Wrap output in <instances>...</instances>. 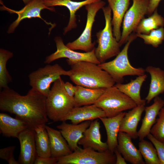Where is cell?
<instances>
[{"label": "cell", "mask_w": 164, "mask_h": 164, "mask_svg": "<svg viewBox=\"0 0 164 164\" xmlns=\"http://www.w3.org/2000/svg\"><path fill=\"white\" fill-rule=\"evenodd\" d=\"M138 149L146 164H160L156 150L151 142L144 140L140 141Z\"/></svg>", "instance_id": "30"}, {"label": "cell", "mask_w": 164, "mask_h": 164, "mask_svg": "<svg viewBox=\"0 0 164 164\" xmlns=\"http://www.w3.org/2000/svg\"><path fill=\"white\" fill-rule=\"evenodd\" d=\"M114 153L115 155L116 158V164H127L126 160L121 154L118 152L117 148L115 149Z\"/></svg>", "instance_id": "39"}, {"label": "cell", "mask_w": 164, "mask_h": 164, "mask_svg": "<svg viewBox=\"0 0 164 164\" xmlns=\"http://www.w3.org/2000/svg\"><path fill=\"white\" fill-rule=\"evenodd\" d=\"M145 107L143 105H137L128 112H125L121 122L119 132L127 133L132 139L138 138L137 127Z\"/></svg>", "instance_id": "20"}, {"label": "cell", "mask_w": 164, "mask_h": 164, "mask_svg": "<svg viewBox=\"0 0 164 164\" xmlns=\"http://www.w3.org/2000/svg\"><path fill=\"white\" fill-rule=\"evenodd\" d=\"M74 96L75 107L94 104L106 88H91L76 85Z\"/></svg>", "instance_id": "27"}, {"label": "cell", "mask_w": 164, "mask_h": 164, "mask_svg": "<svg viewBox=\"0 0 164 164\" xmlns=\"http://www.w3.org/2000/svg\"><path fill=\"white\" fill-rule=\"evenodd\" d=\"M0 3L2 5L0 6L1 10L7 11L10 13H15L18 15L17 19L9 27L7 31L8 33H13L20 22L22 20L26 19L39 18L43 20L47 24L50 25L52 28H53L55 26L54 25L47 22L41 17V12L43 9H47L51 11H55L54 8L46 6L44 4V0H32L26 5L21 9L19 11L8 8L3 4L2 1H0Z\"/></svg>", "instance_id": "11"}, {"label": "cell", "mask_w": 164, "mask_h": 164, "mask_svg": "<svg viewBox=\"0 0 164 164\" xmlns=\"http://www.w3.org/2000/svg\"><path fill=\"white\" fill-rule=\"evenodd\" d=\"M64 83L61 77L57 79L53 82L46 97L47 116L55 122L64 121L75 107L74 97H70L66 92Z\"/></svg>", "instance_id": "3"}, {"label": "cell", "mask_w": 164, "mask_h": 164, "mask_svg": "<svg viewBox=\"0 0 164 164\" xmlns=\"http://www.w3.org/2000/svg\"><path fill=\"white\" fill-rule=\"evenodd\" d=\"M103 117H106L104 111L93 104L74 107L64 121L70 120L72 124H77L84 121H92Z\"/></svg>", "instance_id": "17"}, {"label": "cell", "mask_w": 164, "mask_h": 164, "mask_svg": "<svg viewBox=\"0 0 164 164\" xmlns=\"http://www.w3.org/2000/svg\"><path fill=\"white\" fill-rule=\"evenodd\" d=\"M101 0H85L77 2L71 0H44L45 5L48 7L55 6H63L66 7L70 13V19L67 26L64 29L63 34L65 35L72 29L76 28V13L82 7L90 3L99 1Z\"/></svg>", "instance_id": "19"}, {"label": "cell", "mask_w": 164, "mask_h": 164, "mask_svg": "<svg viewBox=\"0 0 164 164\" xmlns=\"http://www.w3.org/2000/svg\"><path fill=\"white\" fill-rule=\"evenodd\" d=\"M54 40L56 50L46 57L45 63L49 64L56 60L66 58L72 60L87 61L97 64L101 63L96 56L95 48L89 52L80 53L68 48L64 44L62 39L60 36L55 37Z\"/></svg>", "instance_id": "12"}, {"label": "cell", "mask_w": 164, "mask_h": 164, "mask_svg": "<svg viewBox=\"0 0 164 164\" xmlns=\"http://www.w3.org/2000/svg\"><path fill=\"white\" fill-rule=\"evenodd\" d=\"M105 4V2L101 0L85 6L87 12L85 28L77 39L66 44L68 48L74 50H80L85 52L91 51L95 48V43L92 42L91 38L92 26L97 12L104 7Z\"/></svg>", "instance_id": "9"}, {"label": "cell", "mask_w": 164, "mask_h": 164, "mask_svg": "<svg viewBox=\"0 0 164 164\" xmlns=\"http://www.w3.org/2000/svg\"><path fill=\"white\" fill-rule=\"evenodd\" d=\"M115 154L109 151L99 152L90 148H80L58 159L56 164H114Z\"/></svg>", "instance_id": "8"}, {"label": "cell", "mask_w": 164, "mask_h": 164, "mask_svg": "<svg viewBox=\"0 0 164 164\" xmlns=\"http://www.w3.org/2000/svg\"><path fill=\"white\" fill-rule=\"evenodd\" d=\"M50 145L51 157L58 159L69 155L73 152L60 132L45 126Z\"/></svg>", "instance_id": "23"}, {"label": "cell", "mask_w": 164, "mask_h": 164, "mask_svg": "<svg viewBox=\"0 0 164 164\" xmlns=\"http://www.w3.org/2000/svg\"><path fill=\"white\" fill-rule=\"evenodd\" d=\"M13 56V53L7 50L0 49V88L8 87V84L12 81V78L6 68L8 61Z\"/></svg>", "instance_id": "31"}, {"label": "cell", "mask_w": 164, "mask_h": 164, "mask_svg": "<svg viewBox=\"0 0 164 164\" xmlns=\"http://www.w3.org/2000/svg\"><path fill=\"white\" fill-rule=\"evenodd\" d=\"M125 112H122L112 117H103L99 118L105 128L107 135L108 150L114 153L118 145V137L122 120Z\"/></svg>", "instance_id": "21"}, {"label": "cell", "mask_w": 164, "mask_h": 164, "mask_svg": "<svg viewBox=\"0 0 164 164\" xmlns=\"http://www.w3.org/2000/svg\"><path fill=\"white\" fill-rule=\"evenodd\" d=\"M158 116L150 133L158 140L164 142V106L160 110Z\"/></svg>", "instance_id": "33"}, {"label": "cell", "mask_w": 164, "mask_h": 164, "mask_svg": "<svg viewBox=\"0 0 164 164\" xmlns=\"http://www.w3.org/2000/svg\"><path fill=\"white\" fill-rule=\"evenodd\" d=\"M130 0H109V6L113 13L111 24L114 36L118 42L121 36V27Z\"/></svg>", "instance_id": "22"}, {"label": "cell", "mask_w": 164, "mask_h": 164, "mask_svg": "<svg viewBox=\"0 0 164 164\" xmlns=\"http://www.w3.org/2000/svg\"><path fill=\"white\" fill-rule=\"evenodd\" d=\"M137 37L136 33H132L123 49L114 59L98 64L101 68L110 75L117 83H122L125 76H138L145 74V69L142 68L133 67L128 58L129 47L132 42Z\"/></svg>", "instance_id": "4"}, {"label": "cell", "mask_w": 164, "mask_h": 164, "mask_svg": "<svg viewBox=\"0 0 164 164\" xmlns=\"http://www.w3.org/2000/svg\"><path fill=\"white\" fill-rule=\"evenodd\" d=\"M97 119L91 122L89 127L83 133L78 144L83 148H90L99 152L109 151L107 142L101 140L100 132V123Z\"/></svg>", "instance_id": "14"}, {"label": "cell", "mask_w": 164, "mask_h": 164, "mask_svg": "<svg viewBox=\"0 0 164 164\" xmlns=\"http://www.w3.org/2000/svg\"><path fill=\"white\" fill-rule=\"evenodd\" d=\"M70 67V80L76 85L91 88H107L115 85V82L98 64L85 61L67 59Z\"/></svg>", "instance_id": "2"}, {"label": "cell", "mask_w": 164, "mask_h": 164, "mask_svg": "<svg viewBox=\"0 0 164 164\" xmlns=\"http://www.w3.org/2000/svg\"><path fill=\"white\" fill-rule=\"evenodd\" d=\"M64 88L67 94L71 97H74L76 89V86H74L70 83L67 82L64 83Z\"/></svg>", "instance_id": "38"}, {"label": "cell", "mask_w": 164, "mask_h": 164, "mask_svg": "<svg viewBox=\"0 0 164 164\" xmlns=\"http://www.w3.org/2000/svg\"><path fill=\"white\" fill-rule=\"evenodd\" d=\"M58 159L51 157H42L37 156L34 164H56Z\"/></svg>", "instance_id": "36"}, {"label": "cell", "mask_w": 164, "mask_h": 164, "mask_svg": "<svg viewBox=\"0 0 164 164\" xmlns=\"http://www.w3.org/2000/svg\"><path fill=\"white\" fill-rule=\"evenodd\" d=\"M70 74V70H65L58 64H48L39 68L29 75V85L32 88L46 97L52 83L62 75L69 77Z\"/></svg>", "instance_id": "7"}, {"label": "cell", "mask_w": 164, "mask_h": 164, "mask_svg": "<svg viewBox=\"0 0 164 164\" xmlns=\"http://www.w3.org/2000/svg\"><path fill=\"white\" fill-rule=\"evenodd\" d=\"M9 164H19V162L16 161L15 159L14 156L10 158L8 161Z\"/></svg>", "instance_id": "40"}, {"label": "cell", "mask_w": 164, "mask_h": 164, "mask_svg": "<svg viewBox=\"0 0 164 164\" xmlns=\"http://www.w3.org/2000/svg\"><path fill=\"white\" fill-rule=\"evenodd\" d=\"M147 137L155 147L160 164H164V142L158 140L150 133Z\"/></svg>", "instance_id": "34"}, {"label": "cell", "mask_w": 164, "mask_h": 164, "mask_svg": "<svg viewBox=\"0 0 164 164\" xmlns=\"http://www.w3.org/2000/svg\"><path fill=\"white\" fill-rule=\"evenodd\" d=\"M157 10L156 9L151 15L141 21L134 31L136 34L148 35L153 29L163 27L164 19L158 13Z\"/></svg>", "instance_id": "29"}, {"label": "cell", "mask_w": 164, "mask_h": 164, "mask_svg": "<svg viewBox=\"0 0 164 164\" xmlns=\"http://www.w3.org/2000/svg\"><path fill=\"white\" fill-rule=\"evenodd\" d=\"M46 97L31 88L26 95H22L9 87L0 93V109L15 115L34 129L48 121L46 110Z\"/></svg>", "instance_id": "1"}, {"label": "cell", "mask_w": 164, "mask_h": 164, "mask_svg": "<svg viewBox=\"0 0 164 164\" xmlns=\"http://www.w3.org/2000/svg\"><path fill=\"white\" fill-rule=\"evenodd\" d=\"M107 0L108 1L109 0Z\"/></svg>", "instance_id": "42"}, {"label": "cell", "mask_w": 164, "mask_h": 164, "mask_svg": "<svg viewBox=\"0 0 164 164\" xmlns=\"http://www.w3.org/2000/svg\"><path fill=\"white\" fill-rule=\"evenodd\" d=\"M105 20L104 28L97 32L98 45L95 48L96 56L101 63L116 56L120 52L119 42L114 37L111 24V10L108 6L102 9Z\"/></svg>", "instance_id": "5"}, {"label": "cell", "mask_w": 164, "mask_h": 164, "mask_svg": "<svg viewBox=\"0 0 164 164\" xmlns=\"http://www.w3.org/2000/svg\"><path fill=\"white\" fill-rule=\"evenodd\" d=\"M136 35L137 37L143 39L145 44L157 48L164 40V28L162 27L153 29L148 35L136 34Z\"/></svg>", "instance_id": "32"}, {"label": "cell", "mask_w": 164, "mask_h": 164, "mask_svg": "<svg viewBox=\"0 0 164 164\" xmlns=\"http://www.w3.org/2000/svg\"><path fill=\"white\" fill-rule=\"evenodd\" d=\"M94 104L102 109L108 118L116 116L137 106L133 101L114 85L106 88Z\"/></svg>", "instance_id": "6"}, {"label": "cell", "mask_w": 164, "mask_h": 164, "mask_svg": "<svg viewBox=\"0 0 164 164\" xmlns=\"http://www.w3.org/2000/svg\"><path fill=\"white\" fill-rule=\"evenodd\" d=\"M164 106V100L159 96L154 99L153 103L145 107V115L142 125L138 131V138L140 141L144 139L150 133V130L156 122L161 109Z\"/></svg>", "instance_id": "18"}, {"label": "cell", "mask_w": 164, "mask_h": 164, "mask_svg": "<svg viewBox=\"0 0 164 164\" xmlns=\"http://www.w3.org/2000/svg\"><path fill=\"white\" fill-rule=\"evenodd\" d=\"M161 0H149L147 15H151L155 10L157 9L159 4Z\"/></svg>", "instance_id": "37"}, {"label": "cell", "mask_w": 164, "mask_h": 164, "mask_svg": "<svg viewBox=\"0 0 164 164\" xmlns=\"http://www.w3.org/2000/svg\"><path fill=\"white\" fill-rule=\"evenodd\" d=\"M20 144L19 162L21 164H33L37 157L34 129L28 128L21 132L17 138Z\"/></svg>", "instance_id": "13"}, {"label": "cell", "mask_w": 164, "mask_h": 164, "mask_svg": "<svg viewBox=\"0 0 164 164\" xmlns=\"http://www.w3.org/2000/svg\"><path fill=\"white\" fill-rule=\"evenodd\" d=\"M149 0H133L132 6L126 12L123 19L122 30L119 42L120 46L128 41L141 21L147 14Z\"/></svg>", "instance_id": "10"}, {"label": "cell", "mask_w": 164, "mask_h": 164, "mask_svg": "<svg viewBox=\"0 0 164 164\" xmlns=\"http://www.w3.org/2000/svg\"><path fill=\"white\" fill-rule=\"evenodd\" d=\"M91 122L87 121L77 124H74L63 121L61 124L56 126L72 152L80 148L78 145V142L83 136L84 133L90 126Z\"/></svg>", "instance_id": "15"}, {"label": "cell", "mask_w": 164, "mask_h": 164, "mask_svg": "<svg viewBox=\"0 0 164 164\" xmlns=\"http://www.w3.org/2000/svg\"><path fill=\"white\" fill-rule=\"evenodd\" d=\"M147 77L145 74L139 75L127 84L117 83L114 86L130 98L137 105L145 106L146 101L141 98L140 92L142 86Z\"/></svg>", "instance_id": "26"}, {"label": "cell", "mask_w": 164, "mask_h": 164, "mask_svg": "<svg viewBox=\"0 0 164 164\" xmlns=\"http://www.w3.org/2000/svg\"><path fill=\"white\" fill-rule=\"evenodd\" d=\"M145 72L151 76L149 90L145 98L147 103H149L155 97L164 93V70L159 67L149 66Z\"/></svg>", "instance_id": "24"}, {"label": "cell", "mask_w": 164, "mask_h": 164, "mask_svg": "<svg viewBox=\"0 0 164 164\" xmlns=\"http://www.w3.org/2000/svg\"><path fill=\"white\" fill-rule=\"evenodd\" d=\"M132 139L127 133L119 132L117 149L126 161L132 164H145L139 150L135 147Z\"/></svg>", "instance_id": "16"}, {"label": "cell", "mask_w": 164, "mask_h": 164, "mask_svg": "<svg viewBox=\"0 0 164 164\" xmlns=\"http://www.w3.org/2000/svg\"><path fill=\"white\" fill-rule=\"evenodd\" d=\"M45 125H41L35 128V140L37 155L51 157L50 142Z\"/></svg>", "instance_id": "28"}, {"label": "cell", "mask_w": 164, "mask_h": 164, "mask_svg": "<svg viewBox=\"0 0 164 164\" xmlns=\"http://www.w3.org/2000/svg\"><path fill=\"white\" fill-rule=\"evenodd\" d=\"M24 4L26 5L29 3L32 0H22Z\"/></svg>", "instance_id": "41"}, {"label": "cell", "mask_w": 164, "mask_h": 164, "mask_svg": "<svg viewBox=\"0 0 164 164\" xmlns=\"http://www.w3.org/2000/svg\"><path fill=\"white\" fill-rule=\"evenodd\" d=\"M28 128L22 120L7 114L0 113V132L3 136L17 138L19 134Z\"/></svg>", "instance_id": "25"}, {"label": "cell", "mask_w": 164, "mask_h": 164, "mask_svg": "<svg viewBox=\"0 0 164 164\" xmlns=\"http://www.w3.org/2000/svg\"><path fill=\"white\" fill-rule=\"evenodd\" d=\"M15 146H10L0 149V158L8 161L14 156L13 152L15 149Z\"/></svg>", "instance_id": "35"}]
</instances>
